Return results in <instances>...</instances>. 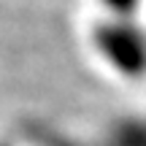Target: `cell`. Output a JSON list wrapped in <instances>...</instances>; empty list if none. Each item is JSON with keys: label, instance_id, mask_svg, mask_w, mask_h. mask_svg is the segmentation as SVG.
<instances>
[{"label": "cell", "instance_id": "6da1fadb", "mask_svg": "<svg viewBox=\"0 0 146 146\" xmlns=\"http://www.w3.org/2000/svg\"><path fill=\"white\" fill-rule=\"evenodd\" d=\"M114 65L122 73H133V76H141L146 70V35L133 27H119L114 35V41L108 43Z\"/></svg>", "mask_w": 146, "mask_h": 146}, {"label": "cell", "instance_id": "7a4b0ae2", "mask_svg": "<svg viewBox=\"0 0 146 146\" xmlns=\"http://www.w3.org/2000/svg\"><path fill=\"white\" fill-rule=\"evenodd\" d=\"M122 146H146V122H127L116 127Z\"/></svg>", "mask_w": 146, "mask_h": 146}]
</instances>
